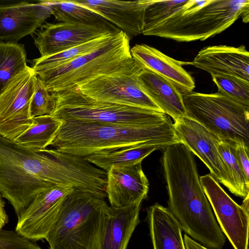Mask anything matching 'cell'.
<instances>
[{
    "label": "cell",
    "mask_w": 249,
    "mask_h": 249,
    "mask_svg": "<svg viewBox=\"0 0 249 249\" xmlns=\"http://www.w3.org/2000/svg\"><path fill=\"white\" fill-rule=\"evenodd\" d=\"M163 150L168 209L188 236L209 249L218 248L226 237L204 191L194 154L182 142Z\"/></svg>",
    "instance_id": "1"
},
{
    "label": "cell",
    "mask_w": 249,
    "mask_h": 249,
    "mask_svg": "<svg viewBox=\"0 0 249 249\" xmlns=\"http://www.w3.org/2000/svg\"><path fill=\"white\" fill-rule=\"evenodd\" d=\"M62 121L50 146L72 156L85 157L106 150L141 144L158 145L163 149L180 142L171 118L161 124L144 126Z\"/></svg>",
    "instance_id": "2"
},
{
    "label": "cell",
    "mask_w": 249,
    "mask_h": 249,
    "mask_svg": "<svg viewBox=\"0 0 249 249\" xmlns=\"http://www.w3.org/2000/svg\"><path fill=\"white\" fill-rule=\"evenodd\" d=\"M241 18L249 20V0H186L142 34L177 42L205 40L221 33Z\"/></svg>",
    "instance_id": "3"
},
{
    "label": "cell",
    "mask_w": 249,
    "mask_h": 249,
    "mask_svg": "<svg viewBox=\"0 0 249 249\" xmlns=\"http://www.w3.org/2000/svg\"><path fill=\"white\" fill-rule=\"evenodd\" d=\"M52 154L36 152L0 136V191L18 218L39 193L56 186Z\"/></svg>",
    "instance_id": "4"
},
{
    "label": "cell",
    "mask_w": 249,
    "mask_h": 249,
    "mask_svg": "<svg viewBox=\"0 0 249 249\" xmlns=\"http://www.w3.org/2000/svg\"><path fill=\"white\" fill-rule=\"evenodd\" d=\"M130 38L122 31L93 52L66 64L36 72L45 88L58 92L77 88L101 75L128 70L136 61L130 53Z\"/></svg>",
    "instance_id": "5"
},
{
    "label": "cell",
    "mask_w": 249,
    "mask_h": 249,
    "mask_svg": "<svg viewBox=\"0 0 249 249\" xmlns=\"http://www.w3.org/2000/svg\"><path fill=\"white\" fill-rule=\"evenodd\" d=\"M108 205L104 198L74 190L46 240L50 249H100Z\"/></svg>",
    "instance_id": "6"
},
{
    "label": "cell",
    "mask_w": 249,
    "mask_h": 249,
    "mask_svg": "<svg viewBox=\"0 0 249 249\" xmlns=\"http://www.w3.org/2000/svg\"><path fill=\"white\" fill-rule=\"evenodd\" d=\"M53 93L56 108L51 116L60 120L144 126L161 124L171 118L162 111L97 101L77 89Z\"/></svg>",
    "instance_id": "7"
},
{
    "label": "cell",
    "mask_w": 249,
    "mask_h": 249,
    "mask_svg": "<svg viewBox=\"0 0 249 249\" xmlns=\"http://www.w3.org/2000/svg\"><path fill=\"white\" fill-rule=\"evenodd\" d=\"M186 117L222 139L249 144V107L218 92L182 95Z\"/></svg>",
    "instance_id": "8"
},
{
    "label": "cell",
    "mask_w": 249,
    "mask_h": 249,
    "mask_svg": "<svg viewBox=\"0 0 249 249\" xmlns=\"http://www.w3.org/2000/svg\"><path fill=\"white\" fill-rule=\"evenodd\" d=\"M37 75L29 67L13 78L0 94V136L14 141L34 123L30 106Z\"/></svg>",
    "instance_id": "9"
},
{
    "label": "cell",
    "mask_w": 249,
    "mask_h": 249,
    "mask_svg": "<svg viewBox=\"0 0 249 249\" xmlns=\"http://www.w3.org/2000/svg\"><path fill=\"white\" fill-rule=\"evenodd\" d=\"M143 68L137 62L132 68L99 76L77 89L97 101L162 111L141 88L138 76Z\"/></svg>",
    "instance_id": "10"
},
{
    "label": "cell",
    "mask_w": 249,
    "mask_h": 249,
    "mask_svg": "<svg viewBox=\"0 0 249 249\" xmlns=\"http://www.w3.org/2000/svg\"><path fill=\"white\" fill-rule=\"evenodd\" d=\"M74 190L71 186H56L37 194L18 218L15 231L33 241L46 240L60 216L64 201Z\"/></svg>",
    "instance_id": "11"
},
{
    "label": "cell",
    "mask_w": 249,
    "mask_h": 249,
    "mask_svg": "<svg viewBox=\"0 0 249 249\" xmlns=\"http://www.w3.org/2000/svg\"><path fill=\"white\" fill-rule=\"evenodd\" d=\"M200 179L225 236L234 249H249V211L236 203L210 174Z\"/></svg>",
    "instance_id": "12"
},
{
    "label": "cell",
    "mask_w": 249,
    "mask_h": 249,
    "mask_svg": "<svg viewBox=\"0 0 249 249\" xmlns=\"http://www.w3.org/2000/svg\"><path fill=\"white\" fill-rule=\"evenodd\" d=\"M174 125L180 142L200 159L219 183L232 193L230 177L218 149L221 138L186 116L174 122Z\"/></svg>",
    "instance_id": "13"
},
{
    "label": "cell",
    "mask_w": 249,
    "mask_h": 249,
    "mask_svg": "<svg viewBox=\"0 0 249 249\" xmlns=\"http://www.w3.org/2000/svg\"><path fill=\"white\" fill-rule=\"evenodd\" d=\"M114 25L60 22L43 24L35 38L41 57L54 55L104 35L118 32Z\"/></svg>",
    "instance_id": "14"
},
{
    "label": "cell",
    "mask_w": 249,
    "mask_h": 249,
    "mask_svg": "<svg viewBox=\"0 0 249 249\" xmlns=\"http://www.w3.org/2000/svg\"><path fill=\"white\" fill-rule=\"evenodd\" d=\"M51 15L48 7L38 2L0 5V41L17 43L33 34Z\"/></svg>",
    "instance_id": "15"
},
{
    "label": "cell",
    "mask_w": 249,
    "mask_h": 249,
    "mask_svg": "<svg viewBox=\"0 0 249 249\" xmlns=\"http://www.w3.org/2000/svg\"><path fill=\"white\" fill-rule=\"evenodd\" d=\"M189 65L211 75H227L249 81V53L246 47L214 45L201 49Z\"/></svg>",
    "instance_id": "16"
},
{
    "label": "cell",
    "mask_w": 249,
    "mask_h": 249,
    "mask_svg": "<svg viewBox=\"0 0 249 249\" xmlns=\"http://www.w3.org/2000/svg\"><path fill=\"white\" fill-rule=\"evenodd\" d=\"M107 173L106 193L110 206L124 207L142 202L147 198L149 182L143 171L142 162L112 168Z\"/></svg>",
    "instance_id": "17"
},
{
    "label": "cell",
    "mask_w": 249,
    "mask_h": 249,
    "mask_svg": "<svg viewBox=\"0 0 249 249\" xmlns=\"http://www.w3.org/2000/svg\"><path fill=\"white\" fill-rule=\"evenodd\" d=\"M153 0L120 1L74 0L71 1L89 8L133 37L142 33L145 10Z\"/></svg>",
    "instance_id": "18"
},
{
    "label": "cell",
    "mask_w": 249,
    "mask_h": 249,
    "mask_svg": "<svg viewBox=\"0 0 249 249\" xmlns=\"http://www.w3.org/2000/svg\"><path fill=\"white\" fill-rule=\"evenodd\" d=\"M130 53L133 59L143 68L164 79L182 95L192 92L195 89L194 79L182 67L189 65V62L176 60L145 44H136L130 48Z\"/></svg>",
    "instance_id": "19"
},
{
    "label": "cell",
    "mask_w": 249,
    "mask_h": 249,
    "mask_svg": "<svg viewBox=\"0 0 249 249\" xmlns=\"http://www.w3.org/2000/svg\"><path fill=\"white\" fill-rule=\"evenodd\" d=\"M142 202L120 208L108 206L106 212L100 249H126L140 220Z\"/></svg>",
    "instance_id": "20"
},
{
    "label": "cell",
    "mask_w": 249,
    "mask_h": 249,
    "mask_svg": "<svg viewBox=\"0 0 249 249\" xmlns=\"http://www.w3.org/2000/svg\"><path fill=\"white\" fill-rule=\"evenodd\" d=\"M146 213L153 249H186L181 225L168 208L156 203Z\"/></svg>",
    "instance_id": "21"
},
{
    "label": "cell",
    "mask_w": 249,
    "mask_h": 249,
    "mask_svg": "<svg viewBox=\"0 0 249 249\" xmlns=\"http://www.w3.org/2000/svg\"><path fill=\"white\" fill-rule=\"evenodd\" d=\"M138 80L143 91L174 122L186 116L182 95L164 79L143 68Z\"/></svg>",
    "instance_id": "22"
},
{
    "label": "cell",
    "mask_w": 249,
    "mask_h": 249,
    "mask_svg": "<svg viewBox=\"0 0 249 249\" xmlns=\"http://www.w3.org/2000/svg\"><path fill=\"white\" fill-rule=\"evenodd\" d=\"M161 149H162L161 147L155 145H136L102 151L84 158L107 172L112 168L124 167L142 162L153 152Z\"/></svg>",
    "instance_id": "23"
},
{
    "label": "cell",
    "mask_w": 249,
    "mask_h": 249,
    "mask_svg": "<svg viewBox=\"0 0 249 249\" xmlns=\"http://www.w3.org/2000/svg\"><path fill=\"white\" fill-rule=\"evenodd\" d=\"M33 124L14 142L27 149L40 152L50 146L62 121L50 115L33 118Z\"/></svg>",
    "instance_id": "24"
},
{
    "label": "cell",
    "mask_w": 249,
    "mask_h": 249,
    "mask_svg": "<svg viewBox=\"0 0 249 249\" xmlns=\"http://www.w3.org/2000/svg\"><path fill=\"white\" fill-rule=\"evenodd\" d=\"M39 3L48 7L56 20L86 25H113L98 13L65 0H42Z\"/></svg>",
    "instance_id": "25"
},
{
    "label": "cell",
    "mask_w": 249,
    "mask_h": 249,
    "mask_svg": "<svg viewBox=\"0 0 249 249\" xmlns=\"http://www.w3.org/2000/svg\"><path fill=\"white\" fill-rule=\"evenodd\" d=\"M118 32L104 35L53 55L35 59L32 60L31 68L35 72H37L49 70L66 64L95 50L109 41Z\"/></svg>",
    "instance_id": "26"
},
{
    "label": "cell",
    "mask_w": 249,
    "mask_h": 249,
    "mask_svg": "<svg viewBox=\"0 0 249 249\" xmlns=\"http://www.w3.org/2000/svg\"><path fill=\"white\" fill-rule=\"evenodd\" d=\"M28 67L23 45L0 41V94L13 78Z\"/></svg>",
    "instance_id": "27"
},
{
    "label": "cell",
    "mask_w": 249,
    "mask_h": 249,
    "mask_svg": "<svg viewBox=\"0 0 249 249\" xmlns=\"http://www.w3.org/2000/svg\"><path fill=\"white\" fill-rule=\"evenodd\" d=\"M218 149L226 166L232 188V194L245 198L249 195V180L247 179L234 154L233 142L221 138Z\"/></svg>",
    "instance_id": "28"
},
{
    "label": "cell",
    "mask_w": 249,
    "mask_h": 249,
    "mask_svg": "<svg viewBox=\"0 0 249 249\" xmlns=\"http://www.w3.org/2000/svg\"><path fill=\"white\" fill-rule=\"evenodd\" d=\"M213 82L221 93L237 102L249 107V81L227 75H212Z\"/></svg>",
    "instance_id": "29"
},
{
    "label": "cell",
    "mask_w": 249,
    "mask_h": 249,
    "mask_svg": "<svg viewBox=\"0 0 249 249\" xmlns=\"http://www.w3.org/2000/svg\"><path fill=\"white\" fill-rule=\"evenodd\" d=\"M56 108V99L53 93L48 91L37 77L34 94L30 106L32 118L53 114Z\"/></svg>",
    "instance_id": "30"
},
{
    "label": "cell",
    "mask_w": 249,
    "mask_h": 249,
    "mask_svg": "<svg viewBox=\"0 0 249 249\" xmlns=\"http://www.w3.org/2000/svg\"><path fill=\"white\" fill-rule=\"evenodd\" d=\"M185 1L153 0L145 10L143 29L164 19L181 6Z\"/></svg>",
    "instance_id": "31"
},
{
    "label": "cell",
    "mask_w": 249,
    "mask_h": 249,
    "mask_svg": "<svg viewBox=\"0 0 249 249\" xmlns=\"http://www.w3.org/2000/svg\"><path fill=\"white\" fill-rule=\"evenodd\" d=\"M0 249H42L35 241L20 235L16 231L0 229Z\"/></svg>",
    "instance_id": "32"
},
{
    "label": "cell",
    "mask_w": 249,
    "mask_h": 249,
    "mask_svg": "<svg viewBox=\"0 0 249 249\" xmlns=\"http://www.w3.org/2000/svg\"><path fill=\"white\" fill-rule=\"evenodd\" d=\"M233 146L236 159L249 180V144L242 140H236L233 142Z\"/></svg>",
    "instance_id": "33"
},
{
    "label": "cell",
    "mask_w": 249,
    "mask_h": 249,
    "mask_svg": "<svg viewBox=\"0 0 249 249\" xmlns=\"http://www.w3.org/2000/svg\"><path fill=\"white\" fill-rule=\"evenodd\" d=\"M5 206V203L0 191V229H2L9 222V217L6 212Z\"/></svg>",
    "instance_id": "34"
},
{
    "label": "cell",
    "mask_w": 249,
    "mask_h": 249,
    "mask_svg": "<svg viewBox=\"0 0 249 249\" xmlns=\"http://www.w3.org/2000/svg\"><path fill=\"white\" fill-rule=\"evenodd\" d=\"M183 239L186 249H209L193 240L186 234L184 235Z\"/></svg>",
    "instance_id": "35"
}]
</instances>
